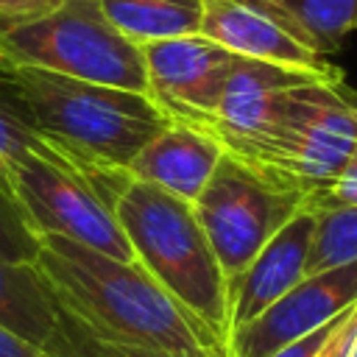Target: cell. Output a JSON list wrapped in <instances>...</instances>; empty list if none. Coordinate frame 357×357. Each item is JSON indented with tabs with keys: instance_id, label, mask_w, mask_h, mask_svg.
Instances as JSON below:
<instances>
[{
	"instance_id": "obj_1",
	"label": "cell",
	"mask_w": 357,
	"mask_h": 357,
	"mask_svg": "<svg viewBox=\"0 0 357 357\" xmlns=\"http://www.w3.org/2000/svg\"><path fill=\"white\" fill-rule=\"evenodd\" d=\"M36 271L53 301L95 335L187 357H231L139 262H123L59 234L39 237Z\"/></svg>"
},
{
	"instance_id": "obj_2",
	"label": "cell",
	"mask_w": 357,
	"mask_h": 357,
	"mask_svg": "<svg viewBox=\"0 0 357 357\" xmlns=\"http://www.w3.org/2000/svg\"><path fill=\"white\" fill-rule=\"evenodd\" d=\"M114 218L137 262L229 346V282L192 204L128 176L114 198Z\"/></svg>"
},
{
	"instance_id": "obj_3",
	"label": "cell",
	"mask_w": 357,
	"mask_h": 357,
	"mask_svg": "<svg viewBox=\"0 0 357 357\" xmlns=\"http://www.w3.org/2000/svg\"><path fill=\"white\" fill-rule=\"evenodd\" d=\"M11 75L36 123L98 167L126 170L170 123L145 92L89 84L39 67H11Z\"/></svg>"
},
{
	"instance_id": "obj_4",
	"label": "cell",
	"mask_w": 357,
	"mask_h": 357,
	"mask_svg": "<svg viewBox=\"0 0 357 357\" xmlns=\"http://www.w3.org/2000/svg\"><path fill=\"white\" fill-rule=\"evenodd\" d=\"M0 61L148 95L142 50L106 20L100 0H61L33 20L0 28Z\"/></svg>"
},
{
	"instance_id": "obj_5",
	"label": "cell",
	"mask_w": 357,
	"mask_h": 357,
	"mask_svg": "<svg viewBox=\"0 0 357 357\" xmlns=\"http://www.w3.org/2000/svg\"><path fill=\"white\" fill-rule=\"evenodd\" d=\"M357 148V103L343 81H307L287 92L271 128L234 153L304 195L329 184Z\"/></svg>"
},
{
	"instance_id": "obj_6",
	"label": "cell",
	"mask_w": 357,
	"mask_h": 357,
	"mask_svg": "<svg viewBox=\"0 0 357 357\" xmlns=\"http://www.w3.org/2000/svg\"><path fill=\"white\" fill-rule=\"evenodd\" d=\"M304 198L301 190L223 151L206 187L192 201V212L226 282L234 279L298 209H304Z\"/></svg>"
},
{
	"instance_id": "obj_7",
	"label": "cell",
	"mask_w": 357,
	"mask_h": 357,
	"mask_svg": "<svg viewBox=\"0 0 357 357\" xmlns=\"http://www.w3.org/2000/svg\"><path fill=\"white\" fill-rule=\"evenodd\" d=\"M11 195L39 237L59 234L106 257L137 262L112 198L95 181L39 156H25L14 170Z\"/></svg>"
},
{
	"instance_id": "obj_8",
	"label": "cell",
	"mask_w": 357,
	"mask_h": 357,
	"mask_svg": "<svg viewBox=\"0 0 357 357\" xmlns=\"http://www.w3.org/2000/svg\"><path fill=\"white\" fill-rule=\"evenodd\" d=\"M139 50L145 59L148 98L170 120L209 131L237 56L204 33L148 42Z\"/></svg>"
},
{
	"instance_id": "obj_9",
	"label": "cell",
	"mask_w": 357,
	"mask_h": 357,
	"mask_svg": "<svg viewBox=\"0 0 357 357\" xmlns=\"http://www.w3.org/2000/svg\"><path fill=\"white\" fill-rule=\"evenodd\" d=\"M357 304V259L304 276L254 321L231 329V357H271L290 340L329 324Z\"/></svg>"
},
{
	"instance_id": "obj_10",
	"label": "cell",
	"mask_w": 357,
	"mask_h": 357,
	"mask_svg": "<svg viewBox=\"0 0 357 357\" xmlns=\"http://www.w3.org/2000/svg\"><path fill=\"white\" fill-rule=\"evenodd\" d=\"M307 81H343V73L321 75L298 67H282V64L237 56L223 84L209 131L218 137L223 151L240 153L271 128L287 92Z\"/></svg>"
},
{
	"instance_id": "obj_11",
	"label": "cell",
	"mask_w": 357,
	"mask_h": 357,
	"mask_svg": "<svg viewBox=\"0 0 357 357\" xmlns=\"http://www.w3.org/2000/svg\"><path fill=\"white\" fill-rule=\"evenodd\" d=\"M315 231V212L298 209L262 248L259 254L229 279V315L231 329L254 321L290 287L307 276V257Z\"/></svg>"
},
{
	"instance_id": "obj_12",
	"label": "cell",
	"mask_w": 357,
	"mask_h": 357,
	"mask_svg": "<svg viewBox=\"0 0 357 357\" xmlns=\"http://www.w3.org/2000/svg\"><path fill=\"white\" fill-rule=\"evenodd\" d=\"M25 156H39L56 167H64L70 173H78V176L95 181L112 198V204H114L123 181L128 178L126 170L98 167V165L86 162L84 156H78L75 151H70L56 137H50L36 123L33 112L28 109V103L11 75V67L6 61H0V187L8 195H11L14 170Z\"/></svg>"
},
{
	"instance_id": "obj_13",
	"label": "cell",
	"mask_w": 357,
	"mask_h": 357,
	"mask_svg": "<svg viewBox=\"0 0 357 357\" xmlns=\"http://www.w3.org/2000/svg\"><path fill=\"white\" fill-rule=\"evenodd\" d=\"M223 156L218 137L201 126L170 120L126 167L131 178L148 181L187 204L206 187Z\"/></svg>"
},
{
	"instance_id": "obj_14",
	"label": "cell",
	"mask_w": 357,
	"mask_h": 357,
	"mask_svg": "<svg viewBox=\"0 0 357 357\" xmlns=\"http://www.w3.org/2000/svg\"><path fill=\"white\" fill-rule=\"evenodd\" d=\"M201 33L243 59L298 67L321 75H340V70L332 67L324 56L312 53L284 28L271 22L265 14L243 6L240 0H204Z\"/></svg>"
},
{
	"instance_id": "obj_15",
	"label": "cell",
	"mask_w": 357,
	"mask_h": 357,
	"mask_svg": "<svg viewBox=\"0 0 357 357\" xmlns=\"http://www.w3.org/2000/svg\"><path fill=\"white\" fill-rule=\"evenodd\" d=\"M284 28L312 53H335L357 31V0H240Z\"/></svg>"
},
{
	"instance_id": "obj_16",
	"label": "cell",
	"mask_w": 357,
	"mask_h": 357,
	"mask_svg": "<svg viewBox=\"0 0 357 357\" xmlns=\"http://www.w3.org/2000/svg\"><path fill=\"white\" fill-rule=\"evenodd\" d=\"M0 324L39 349L59 329V307L36 265L0 259Z\"/></svg>"
},
{
	"instance_id": "obj_17",
	"label": "cell",
	"mask_w": 357,
	"mask_h": 357,
	"mask_svg": "<svg viewBox=\"0 0 357 357\" xmlns=\"http://www.w3.org/2000/svg\"><path fill=\"white\" fill-rule=\"evenodd\" d=\"M106 20L134 45L201 33L204 0H100Z\"/></svg>"
},
{
	"instance_id": "obj_18",
	"label": "cell",
	"mask_w": 357,
	"mask_h": 357,
	"mask_svg": "<svg viewBox=\"0 0 357 357\" xmlns=\"http://www.w3.org/2000/svg\"><path fill=\"white\" fill-rule=\"evenodd\" d=\"M45 351L50 357H187V354H176V351H165L153 346H139V343L95 335L84 324H78L73 315H67L61 307H59V329Z\"/></svg>"
},
{
	"instance_id": "obj_19",
	"label": "cell",
	"mask_w": 357,
	"mask_h": 357,
	"mask_svg": "<svg viewBox=\"0 0 357 357\" xmlns=\"http://www.w3.org/2000/svg\"><path fill=\"white\" fill-rule=\"evenodd\" d=\"M354 259H357V206H335L315 212L307 276Z\"/></svg>"
},
{
	"instance_id": "obj_20",
	"label": "cell",
	"mask_w": 357,
	"mask_h": 357,
	"mask_svg": "<svg viewBox=\"0 0 357 357\" xmlns=\"http://www.w3.org/2000/svg\"><path fill=\"white\" fill-rule=\"evenodd\" d=\"M39 257V234L25 220L17 201L0 187V259L33 265Z\"/></svg>"
},
{
	"instance_id": "obj_21",
	"label": "cell",
	"mask_w": 357,
	"mask_h": 357,
	"mask_svg": "<svg viewBox=\"0 0 357 357\" xmlns=\"http://www.w3.org/2000/svg\"><path fill=\"white\" fill-rule=\"evenodd\" d=\"M335 206H357V148L329 184L318 187L304 198V209L310 212L335 209Z\"/></svg>"
},
{
	"instance_id": "obj_22",
	"label": "cell",
	"mask_w": 357,
	"mask_h": 357,
	"mask_svg": "<svg viewBox=\"0 0 357 357\" xmlns=\"http://www.w3.org/2000/svg\"><path fill=\"white\" fill-rule=\"evenodd\" d=\"M349 310H343L337 318H332L329 324H324V326H318V329H312V332H307V335H301V337H296V340H290L287 346H282L279 351H273L271 357H318L321 354V349L329 343V337H332V332L337 329V324L343 321V315H346Z\"/></svg>"
},
{
	"instance_id": "obj_23",
	"label": "cell",
	"mask_w": 357,
	"mask_h": 357,
	"mask_svg": "<svg viewBox=\"0 0 357 357\" xmlns=\"http://www.w3.org/2000/svg\"><path fill=\"white\" fill-rule=\"evenodd\" d=\"M354 340H357V304L349 307V312L343 315V321L337 324V329L332 332L329 343L321 349L318 357H351Z\"/></svg>"
},
{
	"instance_id": "obj_24",
	"label": "cell",
	"mask_w": 357,
	"mask_h": 357,
	"mask_svg": "<svg viewBox=\"0 0 357 357\" xmlns=\"http://www.w3.org/2000/svg\"><path fill=\"white\" fill-rule=\"evenodd\" d=\"M61 0H0V28L33 20L50 8H56Z\"/></svg>"
},
{
	"instance_id": "obj_25",
	"label": "cell",
	"mask_w": 357,
	"mask_h": 357,
	"mask_svg": "<svg viewBox=\"0 0 357 357\" xmlns=\"http://www.w3.org/2000/svg\"><path fill=\"white\" fill-rule=\"evenodd\" d=\"M0 357H50V354L0 324Z\"/></svg>"
},
{
	"instance_id": "obj_26",
	"label": "cell",
	"mask_w": 357,
	"mask_h": 357,
	"mask_svg": "<svg viewBox=\"0 0 357 357\" xmlns=\"http://www.w3.org/2000/svg\"><path fill=\"white\" fill-rule=\"evenodd\" d=\"M351 357H357V340H354V351H351Z\"/></svg>"
}]
</instances>
